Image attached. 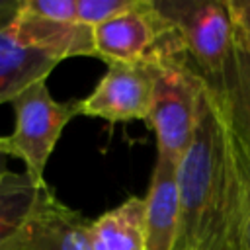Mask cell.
Instances as JSON below:
<instances>
[{
	"instance_id": "1",
	"label": "cell",
	"mask_w": 250,
	"mask_h": 250,
	"mask_svg": "<svg viewBox=\"0 0 250 250\" xmlns=\"http://www.w3.org/2000/svg\"><path fill=\"white\" fill-rule=\"evenodd\" d=\"M176 178L180 221L174 250H244L246 193L234 137L207 86Z\"/></svg>"
},
{
	"instance_id": "2",
	"label": "cell",
	"mask_w": 250,
	"mask_h": 250,
	"mask_svg": "<svg viewBox=\"0 0 250 250\" xmlns=\"http://www.w3.org/2000/svg\"><path fill=\"white\" fill-rule=\"evenodd\" d=\"M176 27L186 53L205 86L219 94L234 55V25L229 0H154Z\"/></svg>"
},
{
	"instance_id": "3",
	"label": "cell",
	"mask_w": 250,
	"mask_h": 250,
	"mask_svg": "<svg viewBox=\"0 0 250 250\" xmlns=\"http://www.w3.org/2000/svg\"><path fill=\"white\" fill-rule=\"evenodd\" d=\"M150 66L154 68V90L145 123L156 137V158L178 166L195 131L205 82L188 57Z\"/></svg>"
},
{
	"instance_id": "4",
	"label": "cell",
	"mask_w": 250,
	"mask_h": 250,
	"mask_svg": "<svg viewBox=\"0 0 250 250\" xmlns=\"http://www.w3.org/2000/svg\"><path fill=\"white\" fill-rule=\"evenodd\" d=\"M16 123L10 135L0 137V150L25 164V174L45 182V166L68 121L80 115V100L57 102L47 80H37L21 90L12 102Z\"/></svg>"
},
{
	"instance_id": "5",
	"label": "cell",
	"mask_w": 250,
	"mask_h": 250,
	"mask_svg": "<svg viewBox=\"0 0 250 250\" xmlns=\"http://www.w3.org/2000/svg\"><path fill=\"white\" fill-rule=\"evenodd\" d=\"M92 29L96 57L107 64H158L188 57L180 33L158 12L154 0H139L129 12Z\"/></svg>"
},
{
	"instance_id": "6",
	"label": "cell",
	"mask_w": 250,
	"mask_h": 250,
	"mask_svg": "<svg viewBox=\"0 0 250 250\" xmlns=\"http://www.w3.org/2000/svg\"><path fill=\"white\" fill-rule=\"evenodd\" d=\"M154 68L150 64L109 62L96 88L80 100V115L109 123L145 121L150 111Z\"/></svg>"
},
{
	"instance_id": "7",
	"label": "cell",
	"mask_w": 250,
	"mask_h": 250,
	"mask_svg": "<svg viewBox=\"0 0 250 250\" xmlns=\"http://www.w3.org/2000/svg\"><path fill=\"white\" fill-rule=\"evenodd\" d=\"M178 166L156 158L145 195V250H174L180 221Z\"/></svg>"
},
{
	"instance_id": "8",
	"label": "cell",
	"mask_w": 250,
	"mask_h": 250,
	"mask_svg": "<svg viewBox=\"0 0 250 250\" xmlns=\"http://www.w3.org/2000/svg\"><path fill=\"white\" fill-rule=\"evenodd\" d=\"M10 33L21 45L41 51L59 62L70 57H96L94 29L80 21H49L18 14Z\"/></svg>"
},
{
	"instance_id": "9",
	"label": "cell",
	"mask_w": 250,
	"mask_h": 250,
	"mask_svg": "<svg viewBox=\"0 0 250 250\" xmlns=\"http://www.w3.org/2000/svg\"><path fill=\"white\" fill-rule=\"evenodd\" d=\"M47 182H35L25 172H8L0 180V250L12 246L53 197Z\"/></svg>"
},
{
	"instance_id": "10",
	"label": "cell",
	"mask_w": 250,
	"mask_h": 250,
	"mask_svg": "<svg viewBox=\"0 0 250 250\" xmlns=\"http://www.w3.org/2000/svg\"><path fill=\"white\" fill-rule=\"evenodd\" d=\"M92 250H145V197L129 195L88 225Z\"/></svg>"
},
{
	"instance_id": "11",
	"label": "cell",
	"mask_w": 250,
	"mask_h": 250,
	"mask_svg": "<svg viewBox=\"0 0 250 250\" xmlns=\"http://www.w3.org/2000/svg\"><path fill=\"white\" fill-rule=\"evenodd\" d=\"M57 59L21 45L10 27L0 31V104L12 102L21 90L37 80H47Z\"/></svg>"
},
{
	"instance_id": "12",
	"label": "cell",
	"mask_w": 250,
	"mask_h": 250,
	"mask_svg": "<svg viewBox=\"0 0 250 250\" xmlns=\"http://www.w3.org/2000/svg\"><path fill=\"white\" fill-rule=\"evenodd\" d=\"M88 225L78 211L53 195L31 223V236L45 250H92Z\"/></svg>"
},
{
	"instance_id": "13",
	"label": "cell",
	"mask_w": 250,
	"mask_h": 250,
	"mask_svg": "<svg viewBox=\"0 0 250 250\" xmlns=\"http://www.w3.org/2000/svg\"><path fill=\"white\" fill-rule=\"evenodd\" d=\"M215 96L221 102L232 137L250 156V57L236 41L225 86Z\"/></svg>"
},
{
	"instance_id": "14",
	"label": "cell",
	"mask_w": 250,
	"mask_h": 250,
	"mask_svg": "<svg viewBox=\"0 0 250 250\" xmlns=\"http://www.w3.org/2000/svg\"><path fill=\"white\" fill-rule=\"evenodd\" d=\"M139 0H76V20L96 27L119 14L129 12Z\"/></svg>"
},
{
	"instance_id": "15",
	"label": "cell",
	"mask_w": 250,
	"mask_h": 250,
	"mask_svg": "<svg viewBox=\"0 0 250 250\" xmlns=\"http://www.w3.org/2000/svg\"><path fill=\"white\" fill-rule=\"evenodd\" d=\"M20 14L49 21H78L76 0H21Z\"/></svg>"
},
{
	"instance_id": "16",
	"label": "cell",
	"mask_w": 250,
	"mask_h": 250,
	"mask_svg": "<svg viewBox=\"0 0 250 250\" xmlns=\"http://www.w3.org/2000/svg\"><path fill=\"white\" fill-rule=\"evenodd\" d=\"M229 8L234 25V41L250 57V0H229Z\"/></svg>"
},
{
	"instance_id": "17",
	"label": "cell",
	"mask_w": 250,
	"mask_h": 250,
	"mask_svg": "<svg viewBox=\"0 0 250 250\" xmlns=\"http://www.w3.org/2000/svg\"><path fill=\"white\" fill-rule=\"evenodd\" d=\"M232 133V131H230ZM234 146H236V156H238V164H240V172H242V182H244V193H246V217H244V250H250V156L238 146L236 139H234Z\"/></svg>"
},
{
	"instance_id": "18",
	"label": "cell",
	"mask_w": 250,
	"mask_h": 250,
	"mask_svg": "<svg viewBox=\"0 0 250 250\" xmlns=\"http://www.w3.org/2000/svg\"><path fill=\"white\" fill-rule=\"evenodd\" d=\"M20 8H21V0H0V31L8 29L16 21Z\"/></svg>"
},
{
	"instance_id": "19",
	"label": "cell",
	"mask_w": 250,
	"mask_h": 250,
	"mask_svg": "<svg viewBox=\"0 0 250 250\" xmlns=\"http://www.w3.org/2000/svg\"><path fill=\"white\" fill-rule=\"evenodd\" d=\"M6 250H45L39 242H35V238L31 236V225H29V229L12 244V246H8Z\"/></svg>"
},
{
	"instance_id": "20",
	"label": "cell",
	"mask_w": 250,
	"mask_h": 250,
	"mask_svg": "<svg viewBox=\"0 0 250 250\" xmlns=\"http://www.w3.org/2000/svg\"><path fill=\"white\" fill-rule=\"evenodd\" d=\"M8 172H10V170H8V156L0 150V180H2Z\"/></svg>"
}]
</instances>
